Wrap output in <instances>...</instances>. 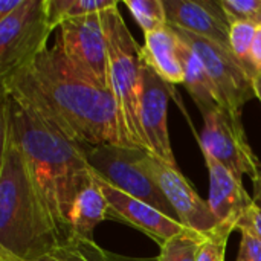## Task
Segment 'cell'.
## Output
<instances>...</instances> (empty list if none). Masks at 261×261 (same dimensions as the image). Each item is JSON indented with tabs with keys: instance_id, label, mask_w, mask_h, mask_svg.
<instances>
[{
	"instance_id": "25",
	"label": "cell",
	"mask_w": 261,
	"mask_h": 261,
	"mask_svg": "<svg viewBox=\"0 0 261 261\" xmlns=\"http://www.w3.org/2000/svg\"><path fill=\"white\" fill-rule=\"evenodd\" d=\"M236 261H261V242L248 231H240V246Z\"/></svg>"
},
{
	"instance_id": "15",
	"label": "cell",
	"mask_w": 261,
	"mask_h": 261,
	"mask_svg": "<svg viewBox=\"0 0 261 261\" xmlns=\"http://www.w3.org/2000/svg\"><path fill=\"white\" fill-rule=\"evenodd\" d=\"M142 58L145 64L150 66L170 86L184 84V67L179 55V40L170 24L144 34Z\"/></svg>"
},
{
	"instance_id": "9",
	"label": "cell",
	"mask_w": 261,
	"mask_h": 261,
	"mask_svg": "<svg viewBox=\"0 0 261 261\" xmlns=\"http://www.w3.org/2000/svg\"><path fill=\"white\" fill-rule=\"evenodd\" d=\"M202 116L203 128L197 138L202 153L211 154L237 179L242 180L246 174L252 180L257 173L258 158L248 142L242 119L222 107L206 112Z\"/></svg>"
},
{
	"instance_id": "22",
	"label": "cell",
	"mask_w": 261,
	"mask_h": 261,
	"mask_svg": "<svg viewBox=\"0 0 261 261\" xmlns=\"http://www.w3.org/2000/svg\"><path fill=\"white\" fill-rule=\"evenodd\" d=\"M257 28L258 24L251 21H234L231 23V29H229V49L248 67H249V54L257 34Z\"/></svg>"
},
{
	"instance_id": "30",
	"label": "cell",
	"mask_w": 261,
	"mask_h": 261,
	"mask_svg": "<svg viewBox=\"0 0 261 261\" xmlns=\"http://www.w3.org/2000/svg\"><path fill=\"white\" fill-rule=\"evenodd\" d=\"M254 184V199H261V162L257 164V173L255 177L252 179Z\"/></svg>"
},
{
	"instance_id": "20",
	"label": "cell",
	"mask_w": 261,
	"mask_h": 261,
	"mask_svg": "<svg viewBox=\"0 0 261 261\" xmlns=\"http://www.w3.org/2000/svg\"><path fill=\"white\" fill-rule=\"evenodd\" d=\"M206 236L185 228L161 246L158 261H197Z\"/></svg>"
},
{
	"instance_id": "10",
	"label": "cell",
	"mask_w": 261,
	"mask_h": 261,
	"mask_svg": "<svg viewBox=\"0 0 261 261\" xmlns=\"http://www.w3.org/2000/svg\"><path fill=\"white\" fill-rule=\"evenodd\" d=\"M141 165L167 197L177 220L185 228L205 236L220 228V223L213 214L208 200H203L197 194V191L177 168L164 164L148 151L144 153Z\"/></svg>"
},
{
	"instance_id": "2",
	"label": "cell",
	"mask_w": 261,
	"mask_h": 261,
	"mask_svg": "<svg viewBox=\"0 0 261 261\" xmlns=\"http://www.w3.org/2000/svg\"><path fill=\"white\" fill-rule=\"evenodd\" d=\"M2 130L17 144L29 174L63 242L70 239L69 214L78 194L93 180L86 148L43 122L3 93Z\"/></svg>"
},
{
	"instance_id": "23",
	"label": "cell",
	"mask_w": 261,
	"mask_h": 261,
	"mask_svg": "<svg viewBox=\"0 0 261 261\" xmlns=\"http://www.w3.org/2000/svg\"><path fill=\"white\" fill-rule=\"evenodd\" d=\"M231 23L251 21L261 24V0H220Z\"/></svg>"
},
{
	"instance_id": "3",
	"label": "cell",
	"mask_w": 261,
	"mask_h": 261,
	"mask_svg": "<svg viewBox=\"0 0 261 261\" xmlns=\"http://www.w3.org/2000/svg\"><path fill=\"white\" fill-rule=\"evenodd\" d=\"M26 162L2 130L0 261H34L61 243Z\"/></svg>"
},
{
	"instance_id": "26",
	"label": "cell",
	"mask_w": 261,
	"mask_h": 261,
	"mask_svg": "<svg viewBox=\"0 0 261 261\" xmlns=\"http://www.w3.org/2000/svg\"><path fill=\"white\" fill-rule=\"evenodd\" d=\"M239 231H248L261 242V199H254L252 206L240 222Z\"/></svg>"
},
{
	"instance_id": "8",
	"label": "cell",
	"mask_w": 261,
	"mask_h": 261,
	"mask_svg": "<svg viewBox=\"0 0 261 261\" xmlns=\"http://www.w3.org/2000/svg\"><path fill=\"white\" fill-rule=\"evenodd\" d=\"M55 46L66 60L95 84L110 89L107 43L101 14L67 20L58 26Z\"/></svg>"
},
{
	"instance_id": "24",
	"label": "cell",
	"mask_w": 261,
	"mask_h": 261,
	"mask_svg": "<svg viewBox=\"0 0 261 261\" xmlns=\"http://www.w3.org/2000/svg\"><path fill=\"white\" fill-rule=\"evenodd\" d=\"M232 229L222 226L217 228L214 232L208 234L200 251L197 261H225L226 257V245Z\"/></svg>"
},
{
	"instance_id": "11",
	"label": "cell",
	"mask_w": 261,
	"mask_h": 261,
	"mask_svg": "<svg viewBox=\"0 0 261 261\" xmlns=\"http://www.w3.org/2000/svg\"><path fill=\"white\" fill-rule=\"evenodd\" d=\"M168 99L170 84L144 61L141 84V125L147 151L164 164L177 168L168 133Z\"/></svg>"
},
{
	"instance_id": "4",
	"label": "cell",
	"mask_w": 261,
	"mask_h": 261,
	"mask_svg": "<svg viewBox=\"0 0 261 261\" xmlns=\"http://www.w3.org/2000/svg\"><path fill=\"white\" fill-rule=\"evenodd\" d=\"M110 70V87L118 106L122 147L147 150L141 125L142 46L128 31L118 6L101 12Z\"/></svg>"
},
{
	"instance_id": "19",
	"label": "cell",
	"mask_w": 261,
	"mask_h": 261,
	"mask_svg": "<svg viewBox=\"0 0 261 261\" xmlns=\"http://www.w3.org/2000/svg\"><path fill=\"white\" fill-rule=\"evenodd\" d=\"M34 261H107V251L95 240L70 237Z\"/></svg>"
},
{
	"instance_id": "7",
	"label": "cell",
	"mask_w": 261,
	"mask_h": 261,
	"mask_svg": "<svg viewBox=\"0 0 261 261\" xmlns=\"http://www.w3.org/2000/svg\"><path fill=\"white\" fill-rule=\"evenodd\" d=\"M145 151L147 150L106 144L86 147V158L98 177L177 220L167 197L141 165Z\"/></svg>"
},
{
	"instance_id": "31",
	"label": "cell",
	"mask_w": 261,
	"mask_h": 261,
	"mask_svg": "<svg viewBox=\"0 0 261 261\" xmlns=\"http://www.w3.org/2000/svg\"><path fill=\"white\" fill-rule=\"evenodd\" d=\"M254 90H255V96L260 99L261 102V73L254 75Z\"/></svg>"
},
{
	"instance_id": "12",
	"label": "cell",
	"mask_w": 261,
	"mask_h": 261,
	"mask_svg": "<svg viewBox=\"0 0 261 261\" xmlns=\"http://www.w3.org/2000/svg\"><path fill=\"white\" fill-rule=\"evenodd\" d=\"M98 182L109 203L107 219L122 222L142 231L154 242H158L161 246L167 240H170L171 237L185 229V226L179 220L164 214L154 206L119 191L101 177H98Z\"/></svg>"
},
{
	"instance_id": "16",
	"label": "cell",
	"mask_w": 261,
	"mask_h": 261,
	"mask_svg": "<svg viewBox=\"0 0 261 261\" xmlns=\"http://www.w3.org/2000/svg\"><path fill=\"white\" fill-rule=\"evenodd\" d=\"M107 214L109 203L95 174L93 180L78 194L70 210V237L93 240L95 228L107 219Z\"/></svg>"
},
{
	"instance_id": "27",
	"label": "cell",
	"mask_w": 261,
	"mask_h": 261,
	"mask_svg": "<svg viewBox=\"0 0 261 261\" xmlns=\"http://www.w3.org/2000/svg\"><path fill=\"white\" fill-rule=\"evenodd\" d=\"M249 67L255 73H261V24L257 28V34L249 54Z\"/></svg>"
},
{
	"instance_id": "21",
	"label": "cell",
	"mask_w": 261,
	"mask_h": 261,
	"mask_svg": "<svg viewBox=\"0 0 261 261\" xmlns=\"http://www.w3.org/2000/svg\"><path fill=\"white\" fill-rule=\"evenodd\" d=\"M144 34L158 31L168 24L164 0H124Z\"/></svg>"
},
{
	"instance_id": "1",
	"label": "cell",
	"mask_w": 261,
	"mask_h": 261,
	"mask_svg": "<svg viewBox=\"0 0 261 261\" xmlns=\"http://www.w3.org/2000/svg\"><path fill=\"white\" fill-rule=\"evenodd\" d=\"M2 93L83 147L122 145L113 92L80 73L55 44L2 80Z\"/></svg>"
},
{
	"instance_id": "14",
	"label": "cell",
	"mask_w": 261,
	"mask_h": 261,
	"mask_svg": "<svg viewBox=\"0 0 261 261\" xmlns=\"http://www.w3.org/2000/svg\"><path fill=\"white\" fill-rule=\"evenodd\" d=\"M203 158L210 173L208 205L219 223L234 231L252 206L254 197L248 194L242 180L211 154L203 153Z\"/></svg>"
},
{
	"instance_id": "17",
	"label": "cell",
	"mask_w": 261,
	"mask_h": 261,
	"mask_svg": "<svg viewBox=\"0 0 261 261\" xmlns=\"http://www.w3.org/2000/svg\"><path fill=\"white\" fill-rule=\"evenodd\" d=\"M179 55L184 67V86L199 107L200 113L211 112L220 107L217 92L206 73V69L197 54L179 37Z\"/></svg>"
},
{
	"instance_id": "29",
	"label": "cell",
	"mask_w": 261,
	"mask_h": 261,
	"mask_svg": "<svg viewBox=\"0 0 261 261\" xmlns=\"http://www.w3.org/2000/svg\"><path fill=\"white\" fill-rule=\"evenodd\" d=\"M107 261H158V257H127L107 251Z\"/></svg>"
},
{
	"instance_id": "13",
	"label": "cell",
	"mask_w": 261,
	"mask_h": 261,
	"mask_svg": "<svg viewBox=\"0 0 261 261\" xmlns=\"http://www.w3.org/2000/svg\"><path fill=\"white\" fill-rule=\"evenodd\" d=\"M168 24L229 47L231 21L220 0H164Z\"/></svg>"
},
{
	"instance_id": "5",
	"label": "cell",
	"mask_w": 261,
	"mask_h": 261,
	"mask_svg": "<svg viewBox=\"0 0 261 261\" xmlns=\"http://www.w3.org/2000/svg\"><path fill=\"white\" fill-rule=\"evenodd\" d=\"M47 0H24L5 18H0V76L9 78L47 50L54 31Z\"/></svg>"
},
{
	"instance_id": "18",
	"label": "cell",
	"mask_w": 261,
	"mask_h": 261,
	"mask_svg": "<svg viewBox=\"0 0 261 261\" xmlns=\"http://www.w3.org/2000/svg\"><path fill=\"white\" fill-rule=\"evenodd\" d=\"M115 6H118L116 0H47V12L54 28L67 20L101 14Z\"/></svg>"
},
{
	"instance_id": "6",
	"label": "cell",
	"mask_w": 261,
	"mask_h": 261,
	"mask_svg": "<svg viewBox=\"0 0 261 261\" xmlns=\"http://www.w3.org/2000/svg\"><path fill=\"white\" fill-rule=\"evenodd\" d=\"M171 28L174 34L185 41L203 63L206 73L217 92L220 107L232 116L242 119V110L245 104L255 96L252 70L242 63L228 46L214 43L176 26Z\"/></svg>"
},
{
	"instance_id": "28",
	"label": "cell",
	"mask_w": 261,
	"mask_h": 261,
	"mask_svg": "<svg viewBox=\"0 0 261 261\" xmlns=\"http://www.w3.org/2000/svg\"><path fill=\"white\" fill-rule=\"evenodd\" d=\"M24 0H0V18L8 17L14 11H17Z\"/></svg>"
}]
</instances>
